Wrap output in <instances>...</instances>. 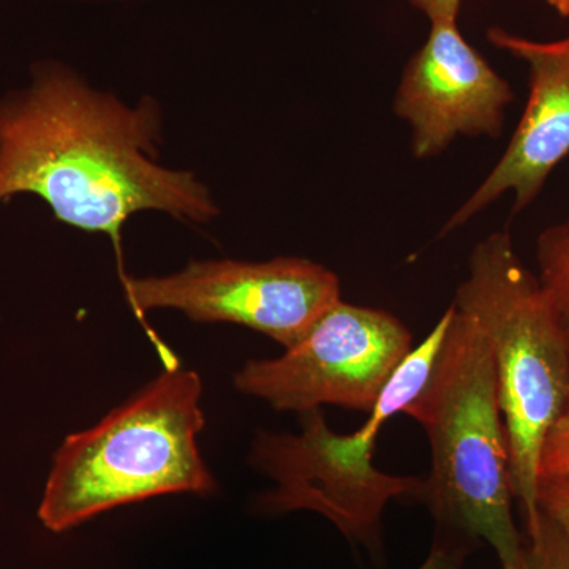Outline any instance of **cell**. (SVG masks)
<instances>
[{
    "label": "cell",
    "mask_w": 569,
    "mask_h": 569,
    "mask_svg": "<svg viewBox=\"0 0 569 569\" xmlns=\"http://www.w3.org/2000/svg\"><path fill=\"white\" fill-rule=\"evenodd\" d=\"M156 129L149 104L129 110L69 74H44L0 108V201L40 194L62 222L110 234L119 257L122 224L142 209L209 219L216 208L203 187L146 156Z\"/></svg>",
    "instance_id": "1"
},
{
    "label": "cell",
    "mask_w": 569,
    "mask_h": 569,
    "mask_svg": "<svg viewBox=\"0 0 569 569\" xmlns=\"http://www.w3.org/2000/svg\"><path fill=\"white\" fill-rule=\"evenodd\" d=\"M448 310L432 372L403 411L429 440L430 473L418 500L437 529L486 542L501 569H526L496 365L477 323L452 305Z\"/></svg>",
    "instance_id": "2"
},
{
    "label": "cell",
    "mask_w": 569,
    "mask_h": 569,
    "mask_svg": "<svg viewBox=\"0 0 569 569\" xmlns=\"http://www.w3.org/2000/svg\"><path fill=\"white\" fill-rule=\"evenodd\" d=\"M201 392L197 372L168 366L99 425L67 438L40 503L43 526L66 531L146 498L211 493L216 482L197 443Z\"/></svg>",
    "instance_id": "3"
},
{
    "label": "cell",
    "mask_w": 569,
    "mask_h": 569,
    "mask_svg": "<svg viewBox=\"0 0 569 569\" xmlns=\"http://www.w3.org/2000/svg\"><path fill=\"white\" fill-rule=\"evenodd\" d=\"M451 305L477 323L488 342L507 426L512 488L526 526H533L539 518V455L569 397L567 337L508 231H496L473 247Z\"/></svg>",
    "instance_id": "4"
},
{
    "label": "cell",
    "mask_w": 569,
    "mask_h": 569,
    "mask_svg": "<svg viewBox=\"0 0 569 569\" xmlns=\"http://www.w3.org/2000/svg\"><path fill=\"white\" fill-rule=\"evenodd\" d=\"M448 325L447 309L426 339L403 359L356 432L339 436L316 408L301 413V433H258L250 462L276 482L274 488L258 497V507L268 515L317 512L351 546L381 559L383 516L389 501L418 500L425 478L378 470L373 449L389 419L403 415L425 387Z\"/></svg>",
    "instance_id": "5"
},
{
    "label": "cell",
    "mask_w": 569,
    "mask_h": 569,
    "mask_svg": "<svg viewBox=\"0 0 569 569\" xmlns=\"http://www.w3.org/2000/svg\"><path fill=\"white\" fill-rule=\"evenodd\" d=\"M411 350L399 318L340 299L282 356L247 362L234 387L277 411L335 406L369 413Z\"/></svg>",
    "instance_id": "6"
},
{
    "label": "cell",
    "mask_w": 569,
    "mask_h": 569,
    "mask_svg": "<svg viewBox=\"0 0 569 569\" xmlns=\"http://www.w3.org/2000/svg\"><path fill=\"white\" fill-rule=\"evenodd\" d=\"M138 317L148 310L178 309L198 321L246 326L290 348L326 310L342 299L339 277L302 258L264 263L203 261L168 277H122Z\"/></svg>",
    "instance_id": "7"
},
{
    "label": "cell",
    "mask_w": 569,
    "mask_h": 569,
    "mask_svg": "<svg viewBox=\"0 0 569 569\" xmlns=\"http://www.w3.org/2000/svg\"><path fill=\"white\" fill-rule=\"evenodd\" d=\"M512 100L509 82L463 39L458 22H430L403 69L395 112L410 126L415 157L430 159L459 137H500Z\"/></svg>",
    "instance_id": "8"
},
{
    "label": "cell",
    "mask_w": 569,
    "mask_h": 569,
    "mask_svg": "<svg viewBox=\"0 0 569 569\" xmlns=\"http://www.w3.org/2000/svg\"><path fill=\"white\" fill-rule=\"evenodd\" d=\"M488 40L526 63L529 99L503 156L481 186L449 217L441 230L443 236L459 230L505 193L515 197L512 213L529 208L569 153V36L538 41L490 28Z\"/></svg>",
    "instance_id": "9"
},
{
    "label": "cell",
    "mask_w": 569,
    "mask_h": 569,
    "mask_svg": "<svg viewBox=\"0 0 569 569\" xmlns=\"http://www.w3.org/2000/svg\"><path fill=\"white\" fill-rule=\"evenodd\" d=\"M538 279L559 317L569 348V213L537 239Z\"/></svg>",
    "instance_id": "10"
},
{
    "label": "cell",
    "mask_w": 569,
    "mask_h": 569,
    "mask_svg": "<svg viewBox=\"0 0 569 569\" xmlns=\"http://www.w3.org/2000/svg\"><path fill=\"white\" fill-rule=\"evenodd\" d=\"M526 569H569V535L541 511L527 527Z\"/></svg>",
    "instance_id": "11"
},
{
    "label": "cell",
    "mask_w": 569,
    "mask_h": 569,
    "mask_svg": "<svg viewBox=\"0 0 569 569\" xmlns=\"http://www.w3.org/2000/svg\"><path fill=\"white\" fill-rule=\"evenodd\" d=\"M569 479V397L560 417L550 427L539 455V479Z\"/></svg>",
    "instance_id": "12"
},
{
    "label": "cell",
    "mask_w": 569,
    "mask_h": 569,
    "mask_svg": "<svg viewBox=\"0 0 569 569\" xmlns=\"http://www.w3.org/2000/svg\"><path fill=\"white\" fill-rule=\"evenodd\" d=\"M479 545L455 531L437 529L429 553L417 569H463Z\"/></svg>",
    "instance_id": "13"
},
{
    "label": "cell",
    "mask_w": 569,
    "mask_h": 569,
    "mask_svg": "<svg viewBox=\"0 0 569 569\" xmlns=\"http://www.w3.org/2000/svg\"><path fill=\"white\" fill-rule=\"evenodd\" d=\"M538 507L569 535V479H539Z\"/></svg>",
    "instance_id": "14"
},
{
    "label": "cell",
    "mask_w": 569,
    "mask_h": 569,
    "mask_svg": "<svg viewBox=\"0 0 569 569\" xmlns=\"http://www.w3.org/2000/svg\"><path fill=\"white\" fill-rule=\"evenodd\" d=\"M430 22H458L462 0H408Z\"/></svg>",
    "instance_id": "15"
},
{
    "label": "cell",
    "mask_w": 569,
    "mask_h": 569,
    "mask_svg": "<svg viewBox=\"0 0 569 569\" xmlns=\"http://www.w3.org/2000/svg\"><path fill=\"white\" fill-rule=\"evenodd\" d=\"M542 2L548 3L550 9L556 10L560 17H569V0H542Z\"/></svg>",
    "instance_id": "16"
}]
</instances>
